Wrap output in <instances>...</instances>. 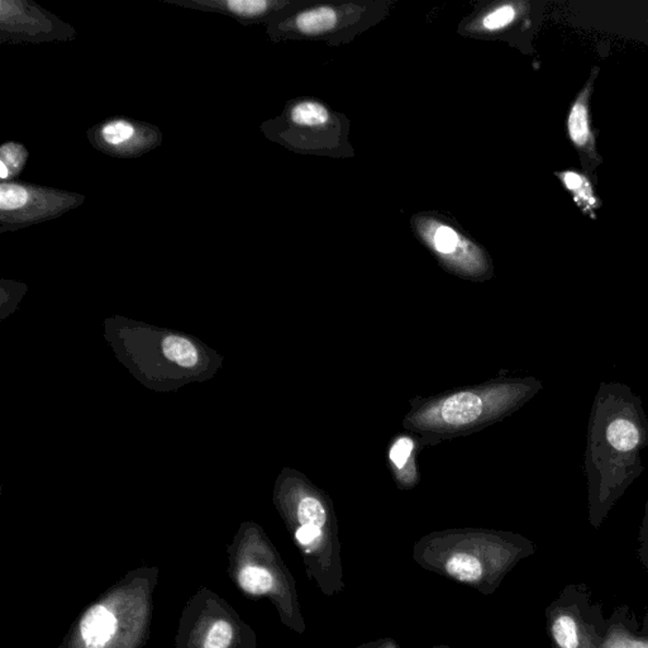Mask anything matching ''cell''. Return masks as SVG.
Wrapping results in <instances>:
<instances>
[{"instance_id": "6da1fadb", "label": "cell", "mask_w": 648, "mask_h": 648, "mask_svg": "<svg viewBox=\"0 0 648 648\" xmlns=\"http://www.w3.org/2000/svg\"><path fill=\"white\" fill-rule=\"evenodd\" d=\"M631 389L603 384L590 422L586 466L596 486H627L640 470V453L648 443L643 406Z\"/></svg>"}, {"instance_id": "7a4b0ae2", "label": "cell", "mask_w": 648, "mask_h": 648, "mask_svg": "<svg viewBox=\"0 0 648 648\" xmlns=\"http://www.w3.org/2000/svg\"><path fill=\"white\" fill-rule=\"evenodd\" d=\"M82 194L24 181L0 184V233L62 217L84 205Z\"/></svg>"}, {"instance_id": "3957f363", "label": "cell", "mask_w": 648, "mask_h": 648, "mask_svg": "<svg viewBox=\"0 0 648 648\" xmlns=\"http://www.w3.org/2000/svg\"><path fill=\"white\" fill-rule=\"evenodd\" d=\"M74 25L32 0H0V43H69Z\"/></svg>"}, {"instance_id": "277c9868", "label": "cell", "mask_w": 648, "mask_h": 648, "mask_svg": "<svg viewBox=\"0 0 648 648\" xmlns=\"http://www.w3.org/2000/svg\"><path fill=\"white\" fill-rule=\"evenodd\" d=\"M87 138L95 150L107 157L138 158L160 148L164 135L152 123L117 116L91 127Z\"/></svg>"}, {"instance_id": "5b68a950", "label": "cell", "mask_w": 648, "mask_h": 648, "mask_svg": "<svg viewBox=\"0 0 648 648\" xmlns=\"http://www.w3.org/2000/svg\"><path fill=\"white\" fill-rule=\"evenodd\" d=\"M162 3L192 11L227 15L243 25L274 24L279 15L291 6V3L281 0H162Z\"/></svg>"}, {"instance_id": "8992f818", "label": "cell", "mask_w": 648, "mask_h": 648, "mask_svg": "<svg viewBox=\"0 0 648 648\" xmlns=\"http://www.w3.org/2000/svg\"><path fill=\"white\" fill-rule=\"evenodd\" d=\"M417 225L422 238L440 255L451 257L460 253H472L475 249L455 228L443 222L422 218Z\"/></svg>"}, {"instance_id": "52a82bcc", "label": "cell", "mask_w": 648, "mask_h": 648, "mask_svg": "<svg viewBox=\"0 0 648 648\" xmlns=\"http://www.w3.org/2000/svg\"><path fill=\"white\" fill-rule=\"evenodd\" d=\"M117 631V619L101 605H95L81 619V632L87 648H104Z\"/></svg>"}, {"instance_id": "ba28073f", "label": "cell", "mask_w": 648, "mask_h": 648, "mask_svg": "<svg viewBox=\"0 0 648 648\" xmlns=\"http://www.w3.org/2000/svg\"><path fill=\"white\" fill-rule=\"evenodd\" d=\"M482 402L474 393H457L444 400L440 415L444 424L462 425L472 424L481 417Z\"/></svg>"}, {"instance_id": "9c48e42d", "label": "cell", "mask_w": 648, "mask_h": 648, "mask_svg": "<svg viewBox=\"0 0 648 648\" xmlns=\"http://www.w3.org/2000/svg\"><path fill=\"white\" fill-rule=\"evenodd\" d=\"M586 95V93L581 94L579 100L575 101L567 119L568 136L574 145L579 148H586L592 142Z\"/></svg>"}, {"instance_id": "30bf717a", "label": "cell", "mask_w": 648, "mask_h": 648, "mask_svg": "<svg viewBox=\"0 0 648 648\" xmlns=\"http://www.w3.org/2000/svg\"><path fill=\"white\" fill-rule=\"evenodd\" d=\"M30 158V151L24 144L6 141L0 146V179L2 183L14 181L24 170Z\"/></svg>"}, {"instance_id": "8fae6325", "label": "cell", "mask_w": 648, "mask_h": 648, "mask_svg": "<svg viewBox=\"0 0 648 648\" xmlns=\"http://www.w3.org/2000/svg\"><path fill=\"white\" fill-rule=\"evenodd\" d=\"M162 349L168 360L177 362L183 367H193L198 361V352L195 348L181 337H167L162 342Z\"/></svg>"}, {"instance_id": "7c38bea8", "label": "cell", "mask_w": 648, "mask_h": 648, "mask_svg": "<svg viewBox=\"0 0 648 648\" xmlns=\"http://www.w3.org/2000/svg\"><path fill=\"white\" fill-rule=\"evenodd\" d=\"M447 573L460 581H475L482 575L481 561L474 556L457 554L447 561Z\"/></svg>"}, {"instance_id": "4fadbf2b", "label": "cell", "mask_w": 648, "mask_h": 648, "mask_svg": "<svg viewBox=\"0 0 648 648\" xmlns=\"http://www.w3.org/2000/svg\"><path fill=\"white\" fill-rule=\"evenodd\" d=\"M238 580L244 592L251 594H265L274 586V577L263 567H243Z\"/></svg>"}, {"instance_id": "5bb4252c", "label": "cell", "mask_w": 648, "mask_h": 648, "mask_svg": "<svg viewBox=\"0 0 648 648\" xmlns=\"http://www.w3.org/2000/svg\"><path fill=\"white\" fill-rule=\"evenodd\" d=\"M552 634L556 643L561 648H577L579 637H577V625L573 618L568 615H561L556 619Z\"/></svg>"}, {"instance_id": "9a60e30c", "label": "cell", "mask_w": 648, "mask_h": 648, "mask_svg": "<svg viewBox=\"0 0 648 648\" xmlns=\"http://www.w3.org/2000/svg\"><path fill=\"white\" fill-rule=\"evenodd\" d=\"M298 518H300L301 526L322 529L327 517L323 505L317 499L306 498L300 501V508H298Z\"/></svg>"}, {"instance_id": "2e32d148", "label": "cell", "mask_w": 648, "mask_h": 648, "mask_svg": "<svg viewBox=\"0 0 648 648\" xmlns=\"http://www.w3.org/2000/svg\"><path fill=\"white\" fill-rule=\"evenodd\" d=\"M517 17V8L513 5H503L489 12L481 19V27L486 31H499L508 27Z\"/></svg>"}, {"instance_id": "e0dca14e", "label": "cell", "mask_w": 648, "mask_h": 648, "mask_svg": "<svg viewBox=\"0 0 648 648\" xmlns=\"http://www.w3.org/2000/svg\"><path fill=\"white\" fill-rule=\"evenodd\" d=\"M233 638V628L225 621H218L213 624L205 638V648H228Z\"/></svg>"}, {"instance_id": "ac0fdd59", "label": "cell", "mask_w": 648, "mask_h": 648, "mask_svg": "<svg viewBox=\"0 0 648 648\" xmlns=\"http://www.w3.org/2000/svg\"><path fill=\"white\" fill-rule=\"evenodd\" d=\"M412 450V441L408 440V438H403V440H399L398 443L394 444L392 451H390V457H392L393 462L398 468H403L408 457L411 456Z\"/></svg>"}, {"instance_id": "d6986e66", "label": "cell", "mask_w": 648, "mask_h": 648, "mask_svg": "<svg viewBox=\"0 0 648 648\" xmlns=\"http://www.w3.org/2000/svg\"><path fill=\"white\" fill-rule=\"evenodd\" d=\"M319 535L320 529L313 526H301L297 532V538L303 545H308V543L313 542Z\"/></svg>"}]
</instances>
